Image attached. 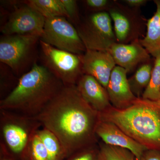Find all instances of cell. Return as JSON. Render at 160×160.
I'll return each instance as SVG.
<instances>
[{
	"instance_id": "1",
	"label": "cell",
	"mask_w": 160,
	"mask_h": 160,
	"mask_svg": "<svg viewBox=\"0 0 160 160\" xmlns=\"http://www.w3.org/2000/svg\"><path fill=\"white\" fill-rule=\"evenodd\" d=\"M35 118L58 138L66 158L94 146L99 112L83 98L76 85L63 86Z\"/></svg>"
},
{
	"instance_id": "2",
	"label": "cell",
	"mask_w": 160,
	"mask_h": 160,
	"mask_svg": "<svg viewBox=\"0 0 160 160\" xmlns=\"http://www.w3.org/2000/svg\"><path fill=\"white\" fill-rule=\"evenodd\" d=\"M64 86L45 66L34 62L30 70L19 78L15 88L0 100V109L35 117Z\"/></svg>"
},
{
	"instance_id": "3",
	"label": "cell",
	"mask_w": 160,
	"mask_h": 160,
	"mask_svg": "<svg viewBox=\"0 0 160 160\" xmlns=\"http://www.w3.org/2000/svg\"><path fill=\"white\" fill-rule=\"evenodd\" d=\"M99 115L147 149L160 152V100L137 98L126 109L111 106Z\"/></svg>"
},
{
	"instance_id": "4",
	"label": "cell",
	"mask_w": 160,
	"mask_h": 160,
	"mask_svg": "<svg viewBox=\"0 0 160 160\" xmlns=\"http://www.w3.org/2000/svg\"><path fill=\"white\" fill-rule=\"evenodd\" d=\"M41 126L35 117L0 109V142L17 160H29L32 140Z\"/></svg>"
},
{
	"instance_id": "5",
	"label": "cell",
	"mask_w": 160,
	"mask_h": 160,
	"mask_svg": "<svg viewBox=\"0 0 160 160\" xmlns=\"http://www.w3.org/2000/svg\"><path fill=\"white\" fill-rule=\"evenodd\" d=\"M42 65L64 86L76 85L83 74L82 55L58 49L39 41Z\"/></svg>"
},
{
	"instance_id": "6",
	"label": "cell",
	"mask_w": 160,
	"mask_h": 160,
	"mask_svg": "<svg viewBox=\"0 0 160 160\" xmlns=\"http://www.w3.org/2000/svg\"><path fill=\"white\" fill-rule=\"evenodd\" d=\"M86 50L108 51L117 42L109 12H93L80 22L76 28Z\"/></svg>"
},
{
	"instance_id": "7",
	"label": "cell",
	"mask_w": 160,
	"mask_h": 160,
	"mask_svg": "<svg viewBox=\"0 0 160 160\" xmlns=\"http://www.w3.org/2000/svg\"><path fill=\"white\" fill-rule=\"evenodd\" d=\"M40 37L31 35H3L0 39V61L14 74L22 75L31 62ZM20 76V77H21Z\"/></svg>"
},
{
	"instance_id": "8",
	"label": "cell",
	"mask_w": 160,
	"mask_h": 160,
	"mask_svg": "<svg viewBox=\"0 0 160 160\" xmlns=\"http://www.w3.org/2000/svg\"><path fill=\"white\" fill-rule=\"evenodd\" d=\"M40 40L58 49L79 55L86 51L76 28L65 17L46 19Z\"/></svg>"
},
{
	"instance_id": "9",
	"label": "cell",
	"mask_w": 160,
	"mask_h": 160,
	"mask_svg": "<svg viewBox=\"0 0 160 160\" xmlns=\"http://www.w3.org/2000/svg\"><path fill=\"white\" fill-rule=\"evenodd\" d=\"M117 42L128 44L139 40L142 19L133 9L114 2L108 9Z\"/></svg>"
},
{
	"instance_id": "10",
	"label": "cell",
	"mask_w": 160,
	"mask_h": 160,
	"mask_svg": "<svg viewBox=\"0 0 160 160\" xmlns=\"http://www.w3.org/2000/svg\"><path fill=\"white\" fill-rule=\"evenodd\" d=\"M24 4V6L16 7L10 13L8 19L1 27V32L6 35H31L41 37L46 18Z\"/></svg>"
},
{
	"instance_id": "11",
	"label": "cell",
	"mask_w": 160,
	"mask_h": 160,
	"mask_svg": "<svg viewBox=\"0 0 160 160\" xmlns=\"http://www.w3.org/2000/svg\"><path fill=\"white\" fill-rule=\"evenodd\" d=\"M83 74L95 78L106 89L112 70L116 66L108 51L87 49L82 55Z\"/></svg>"
},
{
	"instance_id": "12",
	"label": "cell",
	"mask_w": 160,
	"mask_h": 160,
	"mask_svg": "<svg viewBox=\"0 0 160 160\" xmlns=\"http://www.w3.org/2000/svg\"><path fill=\"white\" fill-rule=\"evenodd\" d=\"M96 135L106 145L125 148L131 151L138 160L147 148L122 131L113 123L99 118L95 129Z\"/></svg>"
},
{
	"instance_id": "13",
	"label": "cell",
	"mask_w": 160,
	"mask_h": 160,
	"mask_svg": "<svg viewBox=\"0 0 160 160\" xmlns=\"http://www.w3.org/2000/svg\"><path fill=\"white\" fill-rule=\"evenodd\" d=\"M108 52L111 55L116 66L130 72L139 65L149 62L150 54L141 44L140 40L128 44L115 43Z\"/></svg>"
},
{
	"instance_id": "14",
	"label": "cell",
	"mask_w": 160,
	"mask_h": 160,
	"mask_svg": "<svg viewBox=\"0 0 160 160\" xmlns=\"http://www.w3.org/2000/svg\"><path fill=\"white\" fill-rule=\"evenodd\" d=\"M127 73L126 69L116 66L106 88L110 103L116 109H126L138 98L131 91L127 78Z\"/></svg>"
},
{
	"instance_id": "15",
	"label": "cell",
	"mask_w": 160,
	"mask_h": 160,
	"mask_svg": "<svg viewBox=\"0 0 160 160\" xmlns=\"http://www.w3.org/2000/svg\"><path fill=\"white\" fill-rule=\"evenodd\" d=\"M76 86L83 98L99 113L112 106L106 88L91 76L83 74Z\"/></svg>"
},
{
	"instance_id": "16",
	"label": "cell",
	"mask_w": 160,
	"mask_h": 160,
	"mask_svg": "<svg viewBox=\"0 0 160 160\" xmlns=\"http://www.w3.org/2000/svg\"><path fill=\"white\" fill-rule=\"evenodd\" d=\"M154 2L156 11L147 21L146 36L140 42L149 54L155 58L160 53V0Z\"/></svg>"
},
{
	"instance_id": "17",
	"label": "cell",
	"mask_w": 160,
	"mask_h": 160,
	"mask_svg": "<svg viewBox=\"0 0 160 160\" xmlns=\"http://www.w3.org/2000/svg\"><path fill=\"white\" fill-rule=\"evenodd\" d=\"M23 2L42 15L45 18L65 17L67 12L61 0H28Z\"/></svg>"
},
{
	"instance_id": "18",
	"label": "cell",
	"mask_w": 160,
	"mask_h": 160,
	"mask_svg": "<svg viewBox=\"0 0 160 160\" xmlns=\"http://www.w3.org/2000/svg\"><path fill=\"white\" fill-rule=\"evenodd\" d=\"M153 66L149 62L143 63L137 69L134 75L128 80L129 86L133 94L138 98L142 95L143 90L149 85Z\"/></svg>"
},
{
	"instance_id": "19",
	"label": "cell",
	"mask_w": 160,
	"mask_h": 160,
	"mask_svg": "<svg viewBox=\"0 0 160 160\" xmlns=\"http://www.w3.org/2000/svg\"><path fill=\"white\" fill-rule=\"evenodd\" d=\"M37 134L47 149L50 160H63L66 158V152L62 143L51 131L42 127L38 130Z\"/></svg>"
},
{
	"instance_id": "20",
	"label": "cell",
	"mask_w": 160,
	"mask_h": 160,
	"mask_svg": "<svg viewBox=\"0 0 160 160\" xmlns=\"http://www.w3.org/2000/svg\"><path fill=\"white\" fill-rule=\"evenodd\" d=\"M97 160H136V159L128 149L105 144L100 146Z\"/></svg>"
},
{
	"instance_id": "21",
	"label": "cell",
	"mask_w": 160,
	"mask_h": 160,
	"mask_svg": "<svg viewBox=\"0 0 160 160\" xmlns=\"http://www.w3.org/2000/svg\"><path fill=\"white\" fill-rule=\"evenodd\" d=\"M160 91V53L155 58L150 82L143 92L142 98L152 101H159Z\"/></svg>"
},
{
	"instance_id": "22",
	"label": "cell",
	"mask_w": 160,
	"mask_h": 160,
	"mask_svg": "<svg viewBox=\"0 0 160 160\" xmlns=\"http://www.w3.org/2000/svg\"><path fill=\"white\" fill-rule=\"evenodd\" d=\"M29 160H51L50 156L37 132L32 140L29 149Z\"/></svg>"
},
{
	"instance_id": "23",
	"label": "cell",
	"mask_w": 160,
	"mask_h": 160,
	"mask_svg": "<svg viewBox=\"0 0 160 160\" xmlns=\"http://www.w3.org/2000/svg\"><path fill=\"white\" fill-rule=\"evenodd\" d=\"M98 149L94 146L81 149L63 160H95L97 159Z\"/></svg>"
},
{
	"instance_id": "24",
	"label": "cell",
	"mask_w": 160,
	"mask_h": 160,
	"mask_svg": "<svg viewBox=\"0 0 160 160\" xmlns=\"http://www.w3.org/2000/svg\"><path fill=\"white\" fill-rule=\"evenodd\" d=\"M68 15V18L78 25L80 21L77 2L75 0H61Z\"/></svg>"
},
{
	"instance_id": "25",
	"label": "cell",
	"mask_w": 160,
	"mask_h": 160,
	"mask_svg": "<svg viewBox=\"0 0 160 160\" xmlns=\"http://www.w3.org/2000/svg\"><path fill=\"white\" fill-rule=\"evenodd\" d=\"M84 2L87 8L94 12L104 11V9H109L111 4L108 0H86Z\"/></svg>"
},
{
	"instance_id": "26",
	"label": "cell",
	"mask_w": 160,
	"mask_h": 160,
	"mask_svg": "<svg viewBox=\"0 0 160 160\" xmlns=\"http://www.w3.org/2000/svg\"><path fill=\"white\" fill-rule=\"evenodd\" d=\"M138 160H160V152L154 149H147Z\"/></svg>"
},
{
	"instance_id": "27",
	"label": "cell",
	"mask_w": 160,
	"mask_h": 160,
	"mask_svg": "<svg viewBox=\"0 0 160 160\" xmlns=\"http://www.w3.org/2000/svg\"><path fill=\"white\" fill-rule=\"evenodd\" d=\"M0 160H17L1 142H0Z\"/></svg>"
},
{
	"instance_id": "28",
	"label": "cell",
	"mask_w": 160,
	"mask_h": 160,
	"mask_svg": "<svg viewBox=\"0 0 160 160\" xmlns=\"http://www.w3.org/2000/svg\"><path fill=\"white\" fill-rule=\"evenodd\" d=\"M127 6L132 8L137 9L147 2L146 0H125L124 1Z\"/></svg>"
},
{
	"instance_id": "29",
	"label": "cell",
	"mask_w": 160,
	"mask_h": 160,
	"mask_svg": "<svg viewBox=\"0 0 160 160\" xmlns=\"http://www.w3.org/2000/svg\"></svg>"
},
{
	"instance_id": "30",
	"label": "cell",
	"mask_w": 160,
	"mask_h": 160,
	"mask_svg": "<svg viewBox=\"0 0 160 160\" xmlns=\"http://www.w3.org/2000/svg\"><path fill=\"white\" fill-rule=\"evenodd\" d=\"M95 160H97V159Z\"/></svg>"
}]
</instances>
